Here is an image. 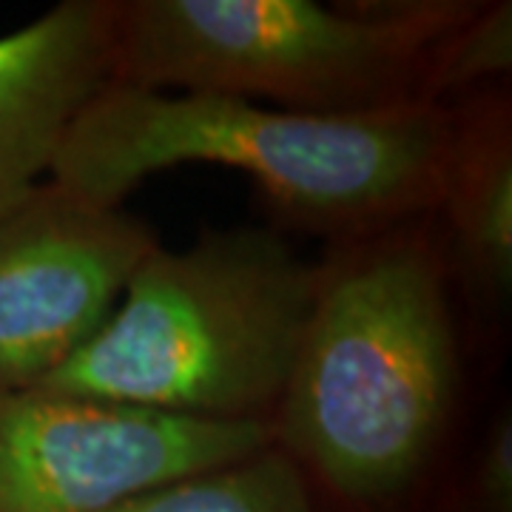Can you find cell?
<instances>
[{"label": "cell", "mask_w": 512, "mask_h": 512, "mask_svg": "<svg viewBox=\"0 0 512 512\" xmlns=\"http://www.w3.org/2000/svg\"><path fill=\"white\" fill-rule=\"evenodd\" d=\"M106 512H322L308 478L274 441L251 456L168 481Z\"/></svg>", "instance_id": "9c48e42d"}, {"label": "cell", "mask_w": 512, "mask_h": 512, "mask_svg": "<svg viewBox=\"0 0 512 512\" xmlns=\"http://www.w3.org/2000/svg\"><path fill=\"white\" fill-rule=\"evenodd\" d=\"M450 134L453 106L302 114L109 83L74 117L49 180L120 205L174 165H225L256 180L285 220L345 242L433 214Z\"/></svg>", "instance_id": "7a4b0ae2"}, {"label": "cell", "mask_w": 512, "mask_h": 512, "mask_svg": "<svg viewBox=\"0 0 512 512\" xmlns=\"http://www.w3.org/2000/svg\"><path fill=\"white\" fill-rule=\"evenodd\" d=\"M512 69V3H476L433 52L427 100L453 106L458 94L476 92L484 80H501Z\"/></svg>", "instance_id": "30bf717a"}, {"label": "cell", "mask_w": 512, "mask_h": 512, "mask_svg": "<svg viewBox=\"0 0 512 512\" xmlns=\"http://www.w3.org/2000/svg\"><path fill=\"white\" fill-rule=\"evenodd\" d=\"M157 245L120 205L52 180L0 214V390L37 387L66 365Z\"/></svg>", "instance_id": "8992f818"}, {"label": "cell", "mask_w": 512, "mask_h": 512, "mask_svg": "<svg viewBox=\"0 0 512 512\" xmlns=\"http://www.w3.org/2000/svg\"><path fill=\"white\" fill-rule=\"evenodd\" d=\"M467 0H111V83L265 97L302 114L430 103L433 52ZM433 106V103H430Z\"/></svg>", "instance_id": "277c9868"}, {"label": "cell", "mask_w": 512, "mask_h": 512, "mask_svg": "<svg viewBox=\"0 0 512 512\" xmlns=\"http://www.w3.org/2000/svg\"><path fill=\"white\" fill-rule=\"evenodd\" d=\"M316 288L271 231L154 248L106 325L37 387L171 416L265 421L291 373Z\"/></svg>", "instance_id": "3957f363"}, {"label": "cell", "mask_w": 512, "mask_h": 512, "mask_svg": "<svg viewBox=\"0 0 512 512\" xmlns=\"http://www.w3.org/2000/svg\"><path fill=\"white\" fill-rule=\"evenodd\" d=\"M111 83V0H63L0 35V214L55 163L74 117Z\"/></svg>", "instance_id": "52a82bcc"}, {"label": "cell", "mask_w": 512, "mask_h": 512, "mask_svg": "<svg viewBox=\"0 0 512 512\" xmlns=\"http://www.w3.org/2000/svg\"><path fill=\"white\" fill-rule=\"evenodd\" d=\"M265 421H214L43 387L0 390V512H106L271 444Z\"/></svg>", "instance_id": "5b68a950"}, {"label": "cell", "mask_w": 512, "mask_h": 512, "mask_svg": "<svg viewBox=\"0 0 512 512\" xmlns=\"http://www.w3.org/2000/svg\"><path fill=\"white\" fill-rule=\"evenodd\" d=\"M439 237L419 220L345 239L316 265L311 311L271 419L322 512H410L458 399Z\"/></svg>", "instance_id": "6da1fadb"}, {"label": "cell", "mask_w": 512, "mask_h": 512, "mask_svg": "<svg viewBox=\"0 0 512 512\" xmlns=\"http://www.w3.org/2000/svg\"><path fill=\"white\" fill-rule=\"evenodd\" d=\"M419 512H512L510 404L495 413L470 461Z\"/></svg>", "instance_id": "8fae6325"}, {"label": "cell", "mask_w": 512, "mask_h": 512, "mask_svg": "<svg viewBox=\"0 0 512 512\" xmlns=\"http://www.w3.org/2000/svg\"><path fill=\"white\" fill-rule=\"evenodd\" d=\"M439 245L450 279L481 305L498 308L512 288V106L481 92L453 106V134L441 174Z\"/></svg>", "instance_id": "ba28073f"}]
</instances>
